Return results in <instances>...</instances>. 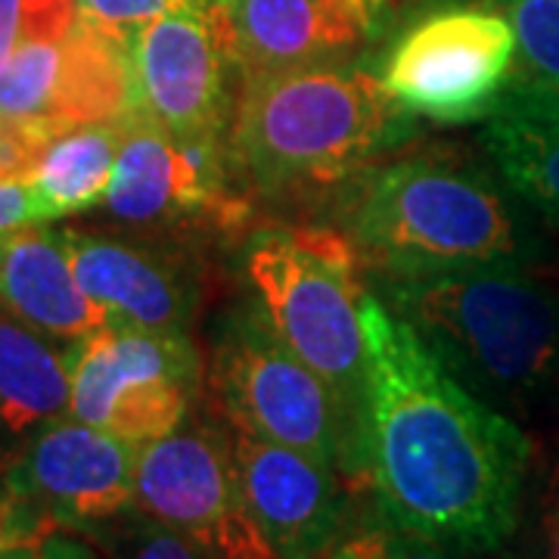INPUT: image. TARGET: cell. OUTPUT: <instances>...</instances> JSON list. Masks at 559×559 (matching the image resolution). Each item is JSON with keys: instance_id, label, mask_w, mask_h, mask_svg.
I'll return each mask as SVG.
<instances>
[{"instance_id": "6da1fadb", "label": "cell", "mask_w": 559, "mask_h": 559, "mask_svg": "<svg viewBox=\"0 0 559 559\" xmlns=\"http://www.w3.org/2000/svg\"><path fill=\"white\" fill-rule=\"evenodd\" d=\"M364 385L345 481L382 520L469 554L503 550L535 444L444 367L382 296L364 293Z\"/></svg>"}, {"instance_id": "7a4b0ae2", "label": "cell", "mask_w": 559, "mask_h": 559, "mask_svg": "<svg viewBox=\"0 0 559 559\" xmlns=\"http://www.w3.org/2000/svg\"><path fill=\"white\" fill-rule=\"evenodd\" d=\"M411 138V116L377 72L352 62L246 75L227 150L246 187L274 205L342 202L382 153Z\"/></svg>"}, {"instance_id": "3957f363", "label": "cell", "mask_w": 559, "mask_h": 559, "mask_svg": "<svg viewBox=\"0 0 559 559\" xmlns=\"http://www.w3.org/2000/svg\"><path fill=\"white\" fill-rule=\"evenodd\" d=\"M382 299L485 404L520 426L559 423V280L520 261L382 283Z\"/></svg>"}, {"instance_id": "277c9868", "label": "cell", "mask_w": 559, "mask_h": 559, "mask_svg": "<svg viewBox=\"0 0 559 559\" xmlns=\"http://www.w3.org/2000/svg\"><path fill=\"white\" fill-rule=\"evenodd\" d=\"M345 234L382 283L460 277L528 261L520 224L491 178L451 153L370 168L342 200Z\"/></svg>"}, {"instance_id": "5b68a950", "label": "cell", "mask_w": 559, "mask_h": 559, "mask_svg": "<svg viewBox=\"0 0 559 559\" xmlns=\"http://www.w3.org/2000/svg\"><path fill=\"white\" fill-rule=\"evenodd\" d=\"M242 267L280 340L336 392L355 423L364 385L360 299L367 289L352 237L336 227L267 224L252 230Z\"/></svg>"}, {"instance_id": "8992f818", "label": "cell", "mask_w": 559, "mask_h": 559, "mask_svg": "<svg viewBox=\"0 0 559 559\" xmlns=\"http://www.w3.org/2000/svg\"><path fill=\"white\" fill-rule=\"evenodd\" d=\"M205 395L234 432L301 451L348 476L355 423L336 392L280 340L259 301H242L221 323Z\"/></svg>"}, {"instance_id": "52a82bcc", "label": "cell", "mask_w": 559, "mask_h": 559, "mask_svg": "<svg viewBox=\"0 0 559 559\" xmlns=\"http://www.w3.org/2000/svg\"><path fill=\"white\" fill-rule=\"evenodd\" d=\"M516 35L485 0H411L377 79L407 116L463 124L491 119L510 81Z\"/></svg>"}, {"instance_id": "ba28073f", "label": "cell", "mask_w": 559, "mask_h": 559, "mask_svg": "<svg viewBox=\"0 0 559 559\" xmlns=\"http://www.w3.org/2000/svg\"><path fill=\"white\" fill-rule=\"evenodd\" d=\"M72 399L69 417L131 444L156 441L193 414L202 395L200 348L183 333H153L106 323L66 345Z\"/></svg>"}, {"instance_id": "9c48e42d", "label": "cell", "mask_w": 559, "mask_h": 559, "mask_svg": "<svg viewBox=\"0 0 559 559\" xmlns=\"http://www.w3.org/2000/svg\"><path fill=\"white\" fill-rule=\"evenodd\" d=\"M119 124V159L103 200L112 218L159 237L183 227L234 230L246 224L252 205L230 187L227 140L178 138L140 109Z\"/></svg>"}, {"instance_id": "30bf717a", "label": "cell", "mask_w": 559, "mask_h": 559, "mask_svg": "<svg viewBox=\"0 0 559 559\" xmlns=\"http://www.w3.org/2000/svg\"><path fill=\"white\" fill-rule=\"evenodd\" d=\"M138 510L218 559H277L249 516L234 429L187 417L138 451Z\"/></svg>"}, {"instance_id": "8fae6325", "label": "cell", "mask_w": 559, "mask_h": 559, "mask_svg": "<svg viewBox=\"0 0 559 559\" xmlns=\"http://www.w3.org/2000/svg\"><path fill=\"white\" fill-rule=\"evenodd\" d=\"M240 66L221 0H190L134 32V109L187 140H227Z\"/></svg>"}, {"instance_id": "7c38bea8", "label": "cell", "mask_w": 559, "mask_h": 559, "mask_svg": "<svg viewBox=\"0 0 559 559\" xmlns=\"http://www.w3.org/2000/svg\"><path fill=\"white\" fill-rule=\"evenodd\" d=\"M138 451L140 444L66 414L25 439L10 473L57 532L94 535L138 507Z\"/></svg>"}, {"instance_id": "4fadbf2b", "label": "cell", "mask_w": 559, "mask_h": 559, "mask_svg": "<svg viewBox=\"0 0 559 559\" xmlns=\"http://www.w3.org/2000/svg\"><path fill=\"white\" fill-rule=\"evenodd\" d=\"M62 249L79 286L112 323L190 336L205 293V271L193 252L153 237H116L62 227Z\"/></svg>"}, {"instance_id": "5bb4252c", "label": "cell", "mask_w": 559, "mask_h": 559, "mask_svg": "<svg viewBox=\"0 0 559 559\" xmlns=\"http://www.w3.org/2000/svg\"><path fill=\"white\" fill-rule=\"evenodd\" d=\"M249 516L277 559H326L352 525L342 473L274 441L234 432Z\"/></svg>"}, {"instance_id": "9a60e30c", "label": "cell", "mask_w": 559, "mask_h": 559, "mask_svg": "<svg viewBox=\"0 0 559 559\" xmlns=\"http://www.w3.org/2000/svg\"><path fill=\"white\" fill-rule=\"evenodd\" d=\"M246 75L348 62L370 35L352 0H221Z\"/></svg>"}, {"instance_id": "2e32d148", "label": "cell", "mask_w": 559, "mask_h": 559, "mask_svg": "<svg viewBox=\"0 0 559 559\" xmlns=\"http://www.w3.org/2000/svg\"><path fill=\"white\" fill-rule=\"evenodd\" d=\"M0 305L66 345L109 323V314L79 286L60 234L38 224L0 234Z\"/></svg>"}, {"instance_id": "e0dca14e", "label": "cell", "mask_w": 559, "mask_h": 559, "mask_svg": "<svg viewBox=\"0 0 559 559\" xmlns=\"http://www.w3.org/2000/svg\"><path fill=\"white\" fill-rule=\"evenodd\" d=\"M134 109V35L79 13L66 38L50 112L62 124L121 121Z\"/></svg>"}, {"instance_id": "ac0fdd59", "label": "cell", "mask_w": 559, "mask_h": 559, "mask_svg": "<svg viewBox=\"0 0 559 559\" xmlns=\"http://www.w3.org/2000/svg\"><path fill=\"white\" fill-rule=\"evenodd\" d=\"M69 399L66 348L0 305V429L28 439L44 423L66 417Z\"/></svg>"}, {"instance_id": "d6986e66", "label": "cell", "mask_w": 559, "mask_h": 559, "mask_svg": "<svg viewBox=\"0 0 559 559\" xmlns=\"http://www.w3.org/2000/svg\"><path fill=\"white\" fill-rule=\"evenodd\" d=\"M119 121L72 124L53 140L38 175L28 183L40 224L91 212L106 200L119 159Z\"/></svg>"}, {"instance_id": "ffe728a7", "label": "cell", "mask_w": 559, "mask_h": 559, "mask_svg": "<svg viewBox=\"0 0 559 559\" xmlns=\"http://www.w3.org/2000/svg\"><path fill=\"white\" fill-rule=\"evenodd\" d=\"M79 0H25L16 44L0 69V116H47Z\"/></svg>"}, {"instance_id": "44dd1931", "label": "cell", "mask_w": 559, "mask_h": 559, "mask_svg": "<svg viewBox=\"0 0 559 559\" xmlns=\"http://www.w3.org/2000/svg\"><path fill=\"white\" fill-rule=\"evenodd\" d=\"M513 25L516 57L500 112L559 121V0H485Z\"/></svg>"}, {"instance_id": "7402d4cb", "label": "cell", "mask_w": 559, "mask_h": 559, "mask_svg": "<svg viewBox=\"0 0 559 559\" xmlns=\"http://www.w3.org/2000/svg\"><path fill=\"white\" fill-rule=\"evenodd\" d=\"M481 146L503 187L547 224H559V121L491 116Z\"/></svg>"}, {"instance_id": "603a6c76", "label": "cell", "mask_w": 559, "mask_h": 559, "mask_svg": "<svg viewBox=\"0 0 559 559\" xmlns=\"http://www.w3.org/2000/svg\"><path fill=\"white\" fill-rule=\"evenodd\" d=\"M476 554L448 547L441 540L423 538L414 532H404L399 525L385 522L380 513L367 510L355 516L348 532L333 547L326 559H473Z\"/></svg>"}, {"instance_id": "cb8c5ba5", "label": "cell", "mask_w": 559, "mask_h": 559, "mask_svg": "<svg viewBox=\"0 0 559 559\" xmlns=\"http://www.w3.org/2000/svg\"><path fill=\"white\" fill-rule=\"evenodd\" d=\"M91 538L103 547V559H218L165 522L140 513L138 507L103 525Z\"/></svg>"}, {"instance_id": "d4e9b609", "label": "cell", "mask_w": 559, "mask_h": 559, "mask_svg": "<svg viewBox=\"0 0 559 559\" xmlns=\"http://www.w3.org/2000/svg\"><path fill=\"white\" fill-rule=\"evenodd\" d=\"M69 124L53 116H0V180L32 183L53 140Z\"/></svg>"}, {"instance_id": "484cf974", "label": "cell", "mask_w": 559, "mask_h": 559, "mask_svg": "<svg viewBox=\"0 0 559 559\" xmlns=\"http://www.w3.org/2000/svg\"><path fill=\"white\" fill-rule=\"evenodd\" d=\"M57 528L44 516L38 503L22 495V488L10 473V457H0V550L40 544Z\"/></svg>"}, {"instance_id": "4316f807", "label": "cell", "mask_w": 559, "mask_h": 559, "mask_svg": "<svg viewBox=\"0 0 559 559\" xmlns=\"http://www.w3.org/2000/svg\"><path fill=\"white\" fill-rule=\"evenodd\" d=\"M190 0H79V13L119 32H138L146 22L159 20L168 10Z\"/></svg>"}, {"instance_id": "83f0119b", "label": "cell", "mask_w": 559, "mask_h": 559, "mask_svg": "<svg viewBox=\"0 0 559 559\" xmlns=\"http://www.w3.org/2000/svg\"><path fill=\"white\" fill-rule=\"evenodd\" d=\"M40 224L35 197L28 183H3L0 180V234Z\"/></svg>"}, {"instance_id": "f1b7e54d", "label": "cell", "mask_w": 559, "mask_h": 559, "mask_svg": "<svg viewBox=\"0 0 559 559\" xmlns=\"http://www.w3.org/2000/svg\"><path fill=\"white\" fill-rule=\"evenodd\" d=\"M540 547L544 559H559V463L547 476L544 495H540Z\"/></svg>"}, {"instance_id": "f546056e", "label": "cell", "mask_w": 559, "mask_h": 559, "mask_svg": "<svg viewBox=\"0 0 559 559\" xmlns=\"http://www.w3.org/2000/svg\"><path fill=\"white\" fill-rule=\"evenodd\" d=\"M352 7L358 10V16L364 22L370 40L382 38L392 28L395 13H399V3L395 0H352Z\"/></svg>"}, {"instance_id": "4dcf8cb0", "label": "cell", "mask_w": 559, "mask_h": 559, "mask_svg": "<svg viewBox=\"0 0 559 559\" xmlns=\"http://www.w3.org/2000/svg\"><path fill=\"white\" fill-rule=\"evenodd\" d=\"M40 554L44 559H97V554L84 540L72 538V532H53L50 538H44Z\"/></svg>"}, {"instance_id": "1f68e13d", "label": "cell", "mask_w": 559, "mask_h": 559, "mask_svg": "<svg viewBox=\"0 0 559 559\" xmlns=\"http://www.w3.org/2000/svg\"><path fill=\"white\" fill-rule=\"evenodd\" d=\"M22 3L25 0H0V69H3V62L16 44V35H20Z\"/></svg>"}, {"instance_id": "d6a6232c", "label": "cell", "mask_w": 559, "mask_h": 559, "mask_svg": "<svg viewBox=\"0 0 559 559\" xmlns=\"http://www.w3.org/2000/svg\"><path fill=\"white\" fill-rule=\"evenodd\" d=\"M40 544H44V540H40ZM40 544H22V547L0 550V559H44V554H40Z\"/></svg>"}, {"instance_id": "836d02e7", "label": "cell", "mask_w": 559, "mask_h": 559, "mask_svg": "<svg viewBox=\"0 0 559 559\" xmlns=\"http://www.w3.org/2000/svg\"><path fill=\"white\" fill-rule=\"evenodd\" d=\"M395 3H399V7H401V0H395Z\"/></svg>"}]
</instances>
